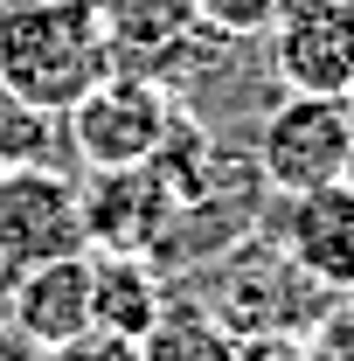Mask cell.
Returning <instances> with one entry per match:
<instances>
[{
	"mask_svg": "<svg viewBox=\"0 0 354 361\" xmlns=\"http://www.w3.org/2000/svg\"><path fill=\"white\" fill-rule=\"evenodd\" d=\"M306 348H312V361H354V285H341V299L319 313Z\"/></svg>",
	"mask_w": 354,
	"mask_h": 361,
	"instance_id": "obj_14",
	"label": "cell"
},
{
	"mask_svg": "<svg viewBox=\"0 0 354 361\" xmlns=\"http://www.w3.org/2000/svg\"><path fill=\"white\" fill-rule=\"evenodd\" d=\"M118 70L97 0H0V97L63 118Z\"/></svg>",
	"mask_w": 354,
	"mask_h": 361,
	"instance_id": "obj_1",
	"label": "cell"
},
{
	"mask_svg": "<svg viewBox=\"0 0 354 361\" xmlns=\"http://www.w3.org/2000/svg\"><path fill=\"white\" fill-rule=\"evenodd\" d=\"M278 257L319 285H354V195L341 180L285 195V250Z\"/></svg>",
	"mask_w": 354,
	"mask_h": 361,
	"instance_id": "obj_8",
	"label": "cell"
},
{
	"mask_svg": "<svg viewBox=\"0 0 354 361\" xmlns=\"http://www.w3.org/2000/svg\"><path fill=\"white\" fill-rule=\"evenodd\" d=\"M341 188H348V195H354V153H348V174H341Z\"/></svg>",
	"mask_w": 354,
	"mask_h": 361,
	"instance_id": "obj_16",
	"label": "cell"
},
{
	"mask_svg": "<svg viewBox=\"0 0 354 361\" xmlns=\"http://www.w3.org/2000/svg\"><path fill=\"white\" fill-rule=\"evenodd\" d=\"M97 14H104V35L118 49V63H153L202 28L195 0H97Z\"/></svg>",
	"mask_w": 354,
	"mask_h": 361,
	"instance_id": "obj_10",
	"label": "cell"
},
{
	"mask_svg": "<svg viewBox=\"0 0 354 361\" xmlns=\"http://www.w3.org/2000/svg\"><path fill=\"white\" fill-rule=\"evenodd\" d=\"M28 361H139V341H118L104 326H84V334H70L56 348H28Z\"/></svg>",
	"mask_w": 354,
	"mask_h": 361,
	"instance_id": "obj_13",
	"label": "cell"
},
{
	"mask_svg": "<svg viewBox=\"0 0 354 361\" xmlns=\"http://www.w3.org/2000/svg\"><path fill=\"white\" fill-rule=\"evenodd\" d=\"M354 153V111L348 97H312V90H285L257 126V180L271 195H306V188H334L348 174Z\"/></svg>",
	"mask_w": 354,
	"mask_h": 361,
	"instance_id": "obj_3",
	"label": "cell"
},
{
	"mask_svg": "<svg viewBox=\"0 0 354 361\" xmlns=\"http://www.w3.org/2000/svg\"><path fill=\"white\" fill-rule=\"evenodd\" d=\"M139 361H236V334L222 326L216 306L167 299V313L139 334Z\"/></svg>",
	"mask_w": 354,
	"mask_h": 361,
	"instance_id": "obj_11",
	"label": "cell"
},
{
	"mask_svg": "<svg viewBox=\"0 0 354 361\" xmlns=\"http://www.w3.org/2000/svg\"><path fill=\"white\" fill-rule=\"evenodd\" d=\"M278 14H285V0H195V21L222 42H257L271 35Z\"/></svg>",
	"mask_w": 354,
	"mask_h": 361,
	"instance_id": "obj_12",
	"label": "cell"
},
{
	"mask_svg": "<svg viewBox=\"0 0 354 361\" xmlns=\"http://www.w3.org/2000/svg\"><path fill=\"white\" fill-rule=\"evenodd\" d=\"M63 118H70V153L84 160L90 174H104V167H146V160H160V146H167L181 111H174V90L160 77L118 63Z\"/></svg>",
	"mask_w": 354,
	"mask_h": 361,
	"instance_id": "obj_2",
	"label": "cell"
},
{
	"mask_svg": "<svg viewBox=\"0 0 354 361\" xmlns=\"http://www.w3.org/2000/svg\"><path fill=\"white\" fill-rule=\"evenodd\" d=\"M84 243V202H77V180L63 167H7L0 174V299L7 285L28 264L49 257H77Z\"/></svg>",
	"mask_w": 354,
	"mask_h": 361,
	"instance_id": "obj_4",
	"label": "cell"
},
{
	"mask_svg": "<svg viewBox=\"0 0 354 361\" xmlns=\"http://www.w3.org/2000/svg\"><path fill=\"white\" fill-rule=\"evenodd\" d=\"M0 174H7V153H0Z\"/></svg>",
	"mask_w": 354,
	"mask_h": 361,
	"instance_id": "obj_18",
	"label": "cell"
},
{
	"mask_svg": "<svg viewBox=\"0 0 354 361\" xmlns=\"http://www.w3.org/2000/svg\"><path fill=\"white\" fill-rule=\"evenodd\" d=\"M348 111H354V84H348Z\"/></svg>",
	"mask_w": 354,
	"mask_h": 361,
	"instance_id": "obj_17",
	"label": "cell"
},
{
	"mask_svg": "<svg viewBox=\"0 0 354 361\" xmlns=\"http://www.w3.org/2000/svg\"><path fill=\"white\" fill-rule=\"evenodd\" d=\"M77 202H84V243L90 250H139V257H160V243L174 236V209H181L174 180L153 160L90 174V195L77 188Z\"/></svg>",
	"mask_w": 354,
	"mask_h": 361,
	"instance_id": "obj_5",
	"label": "cell"
},
{
	"mask_svg": "<svg viewBox=\"0 0 354 361\" xmlns=\"http://www.w3.org/2000/svg\"><path fill=\"white\" fill-rule=\"evenodd\" d=\"M0 306H7V326H14L28 348H56V341L84 334L90 326V250L28 264L14 285H7Z\"/></svg>",
	"mask_w": 354,
	"mask_h": 361,
	"instance_id": "obj_7",
	"label": "cell"
},
{
	"mask_svg": "<svg viewBox=\"0 0 354 361\" xmlns=\"http://www.w3.org/2000/svg\"><path fill=\"white\" fill-rule=\"evenodd\" d=\"M160 313H167L160 257H139V250H97L90 257V326L139 341Z\"/></svg>",
	"mask_w": 354,
	"mask_h": 361,
	"instance_id": "obj_9",
	"label": "cell"
},
{
	"mask_svg": "<svg viewBox=\"0 0 354 361\" xmlns=\"http://www.w3.org/2000/svg\"><path fill=\"white\" fill-rule=\"evenodd\" d=\"M236 361H312V348L292 341V334H243L236 341Z\"/></svg>",
	"mask_w": 354,
	"mask_h": 361,
	"instance_id": "obj_15",
	"label": "cell"
},
{
	"mask_svg": "<svg viewBox=\"0 0 354 361\" xmlns=\"http://www.w3.org/2000/svg\"><path fill=\"white\" fill-rule=\"evenodd\" d=\"M271 70L285 90L348 97L354 84V0H285L271 21Z\"/></svg>",
	"mask_w": 354,
	"mask_h": 361,
	"instance_id": "obj_6",
	"label": "cell"
}]
</instances>
